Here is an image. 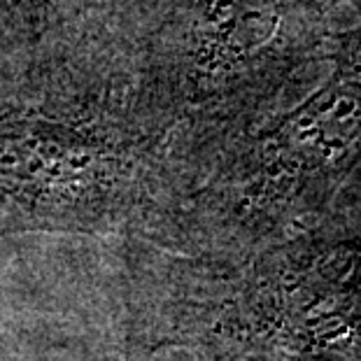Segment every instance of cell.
<instances>
[{"instance_id": "cell-3", "label": "cell", "mask_w": 361, "mask_h": 361, "mask_svg": "<svg viewBox=\"0 0 361 361\" xmlns=\"http://www.w3.org/2000/svg\"><path fill=\"white\" fill-rule=\"evenodd\" d=\"M121 0H0L5 26L33 44L94 37L110 26Z\"/></svg>"}, {"instance_id": "cell-1", "label": "cell", "mask_w": 361, "mask_h": 361, "mask_svg": "<svg viewBox=\"0 0 361 361\" xmlns=\"http://www.w3.org/2000/svg\"><path fill=\"white\" fill-rule=\"evenodd\" d=\"M105 33L133 121L189 147L255 126L334 37L314 0H121Z\"/></svg>"}, {"instance_id": "cell-2", "label": "cell", "mask_w": 361, "mask_h": 361, "mask_svg": "<svg viewBox=\"0 0 361 361\" xmlns=\"http://www.w3.org/2000/svg\"><path fill=\"white\" fill-rule=\"evenodd\" d=\"M331 71L291 110L243 128L224 152L210 191L247 210H284L329 196L361 164V24L334 33Z\"/></svg>"}, {"instance_id": "cell-4", "label": "cell", "mask_w": 361, "mask_h": 361, "mask_svg": "<svg viewBox=\"0 0 361 361\" xmlns=\"http://www.w3.org/2000/svg\"><path fill=\"white\" fill-rule=\"evenodd\" d=\"M324 12L338 10V7H350V10H359L361 12V0H314Z\"/></svg>"}]
</instances>
